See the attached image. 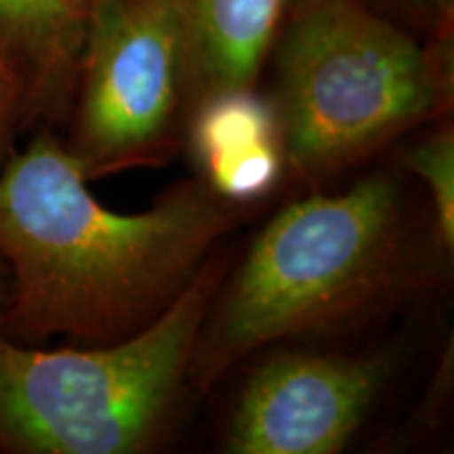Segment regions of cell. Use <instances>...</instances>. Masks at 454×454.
I'll return each mask as SVG.
<instances>
[{
    "label": "cell",
    "mask_w": 454,
    "mask_h": 454,
    "mask_svg": "<svg viewBox=\"0 0 454 454\" xmlns=\"http://www.w3.org/2000/svg\"><path fill=\"white\" fill-rule=\"evenodd\" d=\"M55 129L38 127L0 162V261L9 297L0 333L26 345H104L154 322L257 204L198 177L144 213L106 208Z\"/></svg>",
    "instance_id": "obj_1"
},
{
    "label": "cell",
    "mask_w": 454,
    "mask_h": 454,
    "mask_svg": "<svg viewBox=\"0 0 454 454\" xmlns=\"http://www.w3.org/2000/svg\"><path fill=\"white\" fill-rule=\"evenodd\" d=\"M425 270L394 175L372 173L339 194L291 202L221 282L192 356V389H213L270 345L343 333L395 308Z\"/></svg>",
    "instance_id": "obj_2"
},
{
    "label": "cell",
    "mask_w": 454,
    "mask_h": 454,
    "mask_svg": "<svg viewBox=\"0 0 454 454\" xmlns=\"http://www.w3.org/2000/svg\"><path fill=\"white\" fill-rule=\"evenodd\" d=\"M268 66L286 173L311 184L446 116L454 27L421 38L364 0H293Z\"/></svg>",
    "instance_id": "obj_3"
},
{
    "label": "cell",
    "mask_w": 454,
    "mask_h": 454,
    "mask_svg": "<svg viewBox=\"0 0 454 454\" xmlns=\"http://www.w3.org/2000/svg\"><path fill=\"white\" fill-rule=\"evenodd\" d=\"M230 257L215 251L154 322L104 345L0 333V454H144L173 429L196 340Z\"/></svg>",
    "instance_id": "obj_4"
},
{
    "label": "cell",
    "mask_w": 454,
    "mask_h": 454,
    "mask_svg": "<svg viewBox=\"0 0 454 454\" xmlns=\"http://www.w3.org/2000/svg\"><path fill=\"white\" fill-rule=\"evenodd\" d=\"M190 114L177 0H104L66 121L64 144L84 177L167 164L185 141Z\"/></svg>",
    "instance_id": "obj_5"
},
{
    "label": "cell",
    "mask_w": 454,
    "mask_h": 454,
    "mask_svg": "<svg viewBox=\"0 0 454 454\" xmlns=\"http://www.w3.org/2000/svg\"><path fill=\"white\" fill-rule=\"evenodd\" d=\"M391 372L383 354L280 351L254 366L223 448L231 454H334L348 448Z\"/></svg>",
    "instance_id": "obj_6"
},
{
    "label": "cell",
    "mask_w": 454,
    "mask_h": 454,
    "mask_svg": "<svg viewBox=\"0 0 454 454\" xmlns=\"http://www.w3.org/2000/svg\"><path fill=\"white\" fill-rule=\"evenodd\" d=\"M104 0H0V67L24 127L66 124L90 24Z\"/></svg>",
    "instance_id": "obj_7"
},
{
    "label": "cell",
    "mask_w": 454,
    "mask_h": 454,
    "mask_svg": "<svg viewBox=\"0 0 454 454\" xmlns=\"http://www.w3.org/2000/svg\"><path fill=\"white\" fill-rule=\"evenodd\" d=\"M185 141L200 177L227 200L259 204L286 175L276 112L259 89L202 101L192 112Z\"/></svg>",
    "instance_id": "obj_8"
},
{
    "label": "cell",
    "mask_w": 454,
    "mask_h": 454,
    "mask_svg": "<svg viewBox=\"0 0 454 454\" xmlns=\"http://www.w3.org/2000/svg\"><path fill=\"white\" fill-rule=\"evenodd\" d=\"M177 7L194 112L217 95L259 89L293 0H177Z\"/></svg>",
    "instance_id": "obj_9"
},
{
    "label": "cell",
    "mask_w": 454,
    "mask_h": 454,
    "mask_svg": "<svg viewBox=\"0 0 454 454\" xmlns=\"http://www.w3.org/2000/svg\"><path fill=\"white\" fill-rule=\"evenodd\" d=\"M402 164L427 187L434 208V234L442 251L454 248V129L450 122L408 147Z\"/></svg>",
    "instance_id": "obj_10"
},
{
    "label": "cell",
    "mask_w": 454,
    "mask_h": 454,
    "mask_svg": "<svg viewBox=\"0 0 454 454\" xmlns=\"http://www.w3.org/2000/svg\"><path fill=\"white\" fill-rule=\"evenodd\" d=\"M364 3L421 38H431L442 30L454 27V0H364Z\"/></svg>",
    "instance_id": "obj_11"
},
{
    "label": "cell",
    "mask_w": 454,
    "mask_h": 454,
    "mask_svg": "<svg viewBox=\"0 0 454 454\" xmlns=\"http://www.w3.org/2000/svg\"><path fill=\"white\" fill-rule=\"evenodd\" d=\"M24 127L21 121V98L13 78L0 67V162L9 154V141L17 129Z\"/></svg>",
    "instance_id": "obj_12"
},
{
    "label": "cell",
    "mask_w": 454,
    "mask_h": 454,
    "mask_svg": "<svg viewBox=\"0 0 454 454\" xmlns=\"http://www.w3.org/2000/svg\"><path fill=\"white\" fill-rule=\"evenodd\" d=\"M9 297V271L4 268V263L0 261V314H3L4 305H7Z\"/></svg>",
    "instance_id": "obj_13"
}]
</instances>
